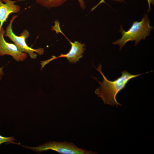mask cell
Segmentation results:
<instances>
[{
	"label": "cell",
	"instance_id": "4fadbf2b",
	"mask_svg": "<svg viewBox=\"0 0 154 154\" xmlns=\"http://www.w3.org/2000/svg\"><path fill=\"white\" fill-rule=\"evenodd\" d=\"M103 3H105L104 0H101L95 6H94L92 10V11L94 9H95L96 7H97L99 5H100V4Z\"/></svg>",
	"mask_w": 154,
	"mask_h": 154
},
{
	"label": "cell",
	"instance_id": "7a4b0ae2",
	"mask_svg": "<svg viewBox=\"0 0 154 154\" xmlns=\"http://www.w3.org/2000/svg\"><path fill=\"white\" fill-rule=\"evenodd\" d=\"M153 29V27L150 25V21L147 15L145 13L141 21H134L127 31H125L120 26L119 31L121 34L122 37L113 42V44L119 45L120 50L129 41H135V45H137L141 39H145L146 37L149 35L151 31Z\"/></svg>",
	"mask_w": 154,
	"mask_h": 154
},
{
	"label": "cell",
	"instance_id": "2e32d148",
	"mask_svg": "<svg viewBox=\"0 0 154 154\" xmlns=\"http://www.w3.org/2000/svg\"><path fill=\"white\" fill-rule=\"evenodd\" d=\"M1 79V76L0 75V80Z\"/></svg>",
	"mask_w": 154,
	"mask_h": 154
},
{
	"label": "cell",
	"instance_id": "277c9868",
	"mask_svg": "<svg viewBox=\"0 0 154 154\" xmlns=\"http://www.w3.org/2000/svg\"><path fill=\"white\" fill-rule=\"evenodd\" d=\"M26 148L31 149L38 153L51 150L63 154H93V152L88 151L78 147L72 143L67 142L52 141L46 142L38 147H29L21 145Z\"/></svg>",
	"mask_w": 154,
	"mask_h": 154
},
{
	"label": "cell",
	"instance_id": "6da1fadb",
	"mask_svg": "<svg viewBox=\"0 0 154 154\" xmlns=\"http://www.w3.org/2000/svg\"><path fill=\"white\" fill-rule=\"evenodd\" d=\"M102 67V65L99 64L96 69L102 76L103 81L100 82L96 78L93 77L100 85L96 89L95 93L98 97L102 98L105 104L113 106L116 105L117 107L118 106H121L122 105L117 100L116 97L117 94L125 88L130 80L143 74L134 75L126 70H123L121 72V76L114 81H110L103 74L101 70Z\"/></svg>",
	"mask_w": 154,
	"mask_h": 154
},
{
	"label": "cell",
	"instance_id": "30bf717a",
	"mask_svg": "<svg viewBox=\"0 0 154 154\" xmlns=\"http://www.w3.org/2000/svg\"><path fill=\"white\" fill-rule=\"evenodd\" d=\"M36 2L38 4L43 7H48V0H35Z\"/></svg>",
	"mask_w": 154,
	"mask_h": 154
},
{
	"label": "cell",
	"instance_id": "ba28073f",
	"mask_svg": "<svg viewBox=\"0 0 154 154\" xmlns=\"http://www.w3.org/2000/svg\"><path fill=\"white\" fill-rule=\"evenodd\" d=\"M66 0H48V8L58 7L64 3Z\"/></svg>",
	"mask_w": 154,
	"mask_h": 154
},
{
	"label": "cell",
	"instance_id": "8992f818",
	"mask_svg": "<svg viewBox=\"0 0 154 154\" xmlns=\"http://www.w3.org/2000/svg\"><path fill=\"white\" fill-rule=\"evenodd\" d=\"M5 31L2 27L0 29V56L7 55L17 61H23L27 57V53L19 51L15 44L7 42L4 37Z\"/></svg>",
	"mask_w": 154,
	"mask_h": 154
},
{
	"label": "cell",
	"instance_id": "7c38bea8",
	"mask_svg": "<svg viewBox=\"0 0 154 154\" xmlns=\"http://www.w3.org/2000/svg\"><path fill=\"white\" fill-rule=\"evenodd\" d=\"M78 1L80 6L82 8H84L85 6L84 2L83 0H78Z\"/></svg>",
	"mask_w": 154,
	"mask_h": 154
},
{
	"label": "cell",
	"instance_id": "5bb4252c",
	"mask_svg": "<svg viewBox=\"0 0 154 154\" xmlns=\"http://www.w3.org/2000/svg\"><path fill=\"white\" fill-rule=\"evenodd\" d=\"M3 67H0V75L2 76L4 75V73L3 71Z\"/></svg>",
	"mask_w": 154,
	"mask_h": 154
},
{
	"label": "cell",
	"instance_id": "52a82bcc",
	"mask_svg": "<svg viewBox=\"0 0 154 154\" xmlns=\"http://www.w3.org/2000/svg\"><path fill=\"white\" fill-rule=\"evenodd\" d=\"M25 0L12 1L11 0H0V29L12 13H18L21 10V7L15 4L20 1Z\"/></svg>",
	"mask_w": 154,
	"mask_h": 154
},
{
	"label": "cell",
	"instance_id": "8fae6325",
	"mask_svg": "<svg viewBox=\"0 0 154 154\" xmlns=\"http://www.w3.org/2000/svg\"><path fill=\"white\" fill-rule=\"evenodd\" d=\"M148 5V12L151 10V5L152 4V5L154 4V0H147Z\"/></svg>",
	"mask_w": 154,
	"mask_h": 154
},
{
	"label": "cell",
	"instance_id": "3957f363",
	"mask_svg": "<svg viewBox=\"0 0 154 154\" xmlns=\"http://www.w3.org/2000/svg\"><path fill=\"white\" fill-rule=\"evenodd\" d=\"M17 17L16 15L13 16L6 28L4 35L8 37L13 42L19 51L28 54L31 58L35 59L37 56L36 53L39 55H42L44 52V49L42 48L35 49L28 46L26 40L29 37V33L27 30H24L21 34L20 36H17L14 33L12 25L14 21Z\"/></svg>",
	"mask_w": 154,
	"mask_h": 154
},
{
	"label": "cell",
	"instance_id": "9c48e42d",
	"mask_svg": "<svg viewBox=\"0 0 154 154\" xmlns=\"http://www.w3.org/2000/svg\"><path fill=\"white\" fill-rule=\"evenodd\" d=\"M15 140L14 137H5L0 135V145L3 143H16L18 144L17 143L14 142L13 141Z\"/></svg>",
	"mask_w": 154,
	"mask_h": 154
},
{
	"label": "cell",
	"instance_id": "5b68a950",
	"mask_svg": "<svg viewBox=\"0 0 154 154\" xmlns=\"http://www.w3.org/2000/svg\"><path fill=\"white\" fill-rule=\"evenodd\" d=\"M65 37L69 41L71 45V48L70 51L66 54H61L57 57L53 56L50 59L41 61V70L46 64L52 60L58 58L66 57L67 59L68 60L70 63H73L78 61L79 59L83 57L82 54L84 53L85 49L84 48L85 44L84 43L82 44L76 41L72 42L66 36Z\"/></svg>",
	"mask_w": 154,
	"mask_h": 154
},
{
	"label": "cell",
	"instance_id": "9a60e30c",
	"mask_svg": "<svg viewBox=\"0 0 154 154\" xmlns=\"http://www.w3.org/2000/svg\"><path fill=\"white\" fill-rule=\"evenodd\" d=\"M114 1H117L119 2H124L125 1L123 0H112Z\"/></svg>",
	"mask_w": 154,
	"mask_h": 154
}]
</instances>
